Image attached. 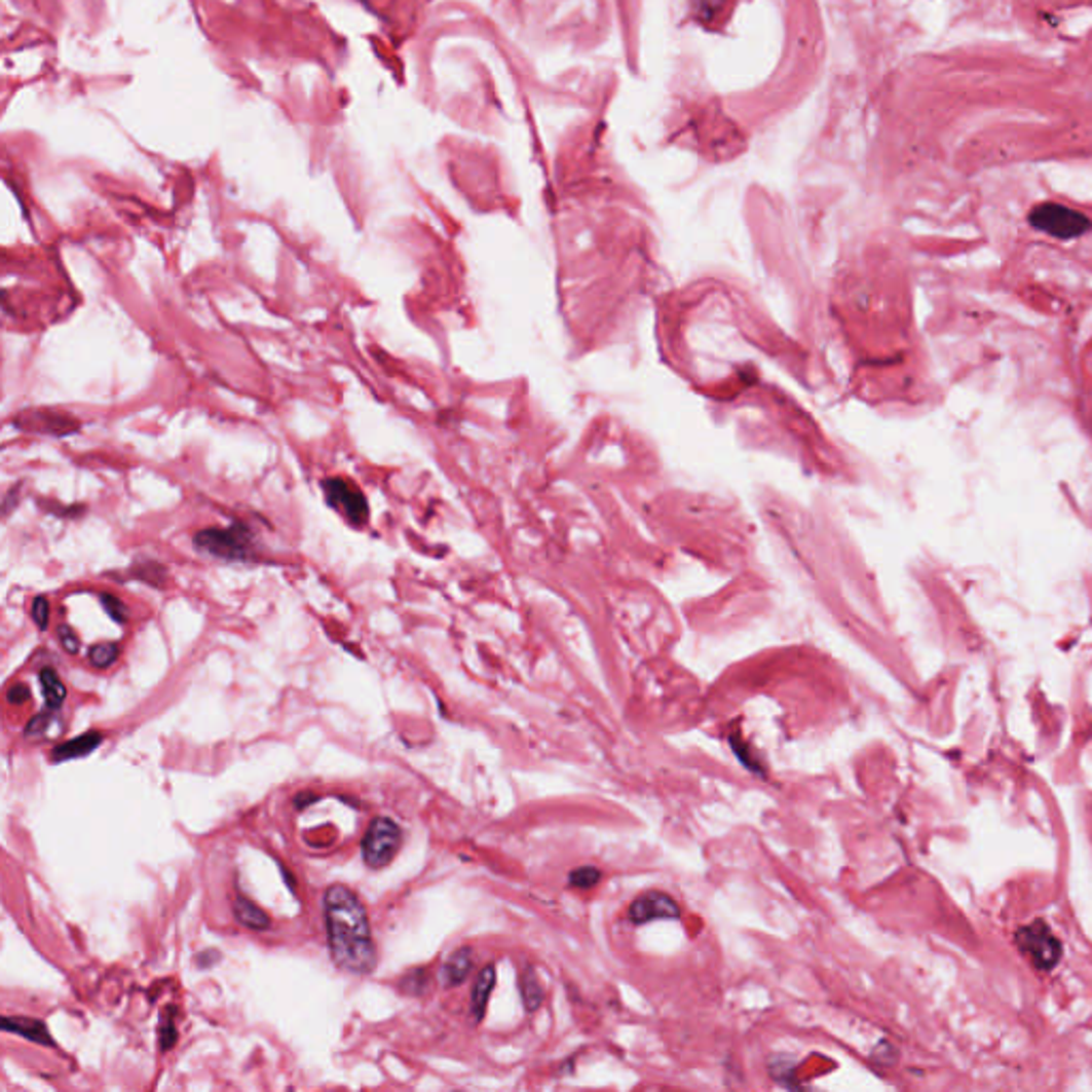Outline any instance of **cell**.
<instances>
[{"label": "cell", "instance_id": "cell-1", "mask_svg": "<svg viewBox=\"0 0 1092 1092\" xmlns=\"http://www.w3.org/2000/svg\"><path fill=\"white\" fill-rule=\"evenodd\" d=\"M323 915L333 963L354 975L372 973L376 947L368 911L359 896L346 886H331L323 896Z\"/></svg>", "mask_w": 1092, "mask_h": 1092}, {"label": "cell", "instance_id": "cell-2", "mask_svg": "<svg viewBox=\"0 0 1092 1092\" xmlns=\"http://www.w3.org/2000/svg\"><path fill=\"white\" fill-rule=\"evenodd\" d=\"M1030 224L1058 239H1074L1084 235L1090 229V220L1065 205L1044 203L1030 212Z\"/></svg>", "mask_w": 1092, "mask_h": 1092}, {"label": "cell", "instance_id": "cell-3", "mask_svg": "<svg viewBox=\"0 0 1092 1092\" xmlns=\"http://www.w3.org/2000/svg\"><path fill=\"white\" fill-rule=\"evenodd\" d=\"M402 845V828L388 818H378L372 822L370 830L363 836L361 854L370 869H382L396 858Z\"/></svg>", "mask_w": 1092, "mask_h": 1092}, {"label": "cell", "instance_id": "cell-4", "mask_svg": "<svg viewBox=\"0 0 1092 1092\" xmlns=\"http://www.w3.org/2000/svg\"><path fill=\"white\" fill-rule=\"evenodd\" d=\"M194 547L212 557L229 559V562L248 559L252 551L250 534L243 525H235L231 529H203L194 536Z\"/></svg>", "mask_w": 1092, "mask_h": 1092}, {"label": "cell", "instance_id": "cell-5", "mask_svg": "<svg viewBox=\"0 0 1092 1092\" xmlns=\"http://www.w3.org/2000/svg\"><path fill=\"white\" fill-rule=\"evenodd\" d=\"M323 493L333 511H338L354 527H363L370 519L368 499L346 479H329L323 483Z\"/></svg>", "mask_w": 1092, "mask_h": 1092}, {"label": "cell", "instance_id": "cell-6", "mask_svg": "<svg viewBox=\"0 0 1092 1092\" xmlns=\"http://www.w3.org/2000/svg\"><path fill=\"white\" fill-rule=\"evenodd\" d=\"M1020 947L1040 969H1052L1060 958V943L1050 933L1046 924H1032L1020 931Z\"/></svg>", "mask_w": 1092, "mask_h": 1092}, {"label": "cell", "instance_id": "cell-7", "mask_svg": "<svg viewBox=\"0 0 1092 1092\" xmlns=\"http://www.w3.org/2000/svg\"><path fill=\"white\" fill-rule=\"evenodd\" d=\"M679 913H681L679 903L672 899L670 894L657 892V890L640 894L630 907V919L634 924H649L653 919H672V917H679Z\"/></svg>", "mask_w": 1092, "mask_h": 1092}, {"label": "cell", "instance_id": "cell-8", "mask_svg": "<svg viewBox=\"0 0 1092 1092\" xmlns=\"http://www.w3.org/2000/svg\"><path fill=\"white\" fill-rule=\"evenodd\" d=\"M3 1028L9 1030V1032H15V1034H22V1038H26L28 1042H35V1044H41V1046H49L53 1048L55 1042L51 1034L47 1032L45 1024L41 1020H31V1018H3Z\"/></svg>", "mask_w": 1092, "mask_h": 1092}, {"label": "cell", "instance_id": "cell-9", "mask_svg": "<svg viewBox=\"0 0 1092 1092\" xmlns=\"http://www.w3.org/2000/svg\"><path fill=\"white\" fill-rule=\"evenodd\" d=\"M469 971H472V949L469 947H461L442 967V973H440L442 984L446 988L461 986L467 979Z\"/></svg>", "mask_w": 1092, "mask_h": 1092}, {"label": "cell", "instance_id": "cell-10", "mask_svg": "<svg viewBox=\"0 0 1092 1092\" xmlns=\"http://www.w3.org/2000/svg\"><path fill=\"white\" fill-rule=\"evenodd\" d=\"M495 986V967L489 965L479 973L474 990H472V1016L476 1022H481L487 1012V1001L491 996V990Z\"/></svg>", "mask_w": 1092, "mask_h": 1092}, {"label": "cell", "instance_id": "cell-11", "mask_svg": "<svg viewBox=\"0 0 1092 1092\" xmlns=\"http://www.w3.org/2000/svg\"><path fill=\"white\" fill-rule=\"evenodd\" d=\"M101 743H103V737L99 732H90V735H83V737H77L73 741H67V743L59 745V747L53 749L51 755H53L55 762L75 760V758H81V755L92 753Z\"/></svg>", "mask_w": 1092, "mask_h": 1092}, {"label": "cell", "instance_id": "cell-12", "mask_svg": "<svg viewBox=\"0 0 1092 1092\" xmlns=\"http://www.w3.org/2000/svg\"><path fill=\"white\" fill-rule=\"evenodd\" d=\"M233 911H235V917H237V921L241 924V927H246L250 931H267L271 927L269 915L252 901L243 899V896H239V899L235 901Z\"/></svg>", "mask_w": 1092, "mask_h": 1092}, {"label": "cell", "instance_id": "cell-13", "mask_svg": "<svg viewBox=\"0 0 1092 1092\" xmlns=\"http://www.w3.org/2000/svg\"><path fill=\"white\" fill-rule=\"evenodd\" d=\"M41 689H43L45 703H47L49 709L63 707L65 698H67V687L61 681V677L55 675V670H51V668L41 670Z\"/></svg>", "mask_w": 1092, "mask_h": 1092}, {"label": "cell", "instance_id": "cell-14", "mask_svg": "<svg viewBox=\"0 0 1092 1092\" xmlns=\"http://www.w3.org/2000/svg\"><path fill=\"white\" fill-rule=\"evenodd\" d=\"M519 988H521V999H523V1005L527 1012H536L538 1007L542 1005V986L538 982V977L534 971H525L521 973V979H519Z\"/></svg>", "mask_w": 1092, "mask_h": 1092}, {"label": "cell", "instance_id": "cell-15", "mask_svg": "<svg viewBox=\"0 0 1092 1092\" xmlns=\"http://www.w3.org/2000/svg\"><path fill=\"white\" fill-rule=\"evenodd\" d=\"M427 986H429V975L427 971L423 969H414L410 971L402 982H400V988L406 992V994H412V996H421L427 992Z\"/></svg>", "mask_w": 1092, "mask_h": 1092}, {"label": "cell", "instance_id": "cell-16", "mask_svg": "<svg viewBox=\"0 0 1092 1092\" xmlns=\"http://www.w3.org/2000/svg\"><path fill=\"white\" fill-rule=\"evenodd\" d=\"M120 655V647L116 642H103V645H95L90 649V664L97 668H109Z\"/></svg>", "mask_w": 1092, "mask_h": 1092}, {"label": "cell", "instance_id": "cell-17", "mask_svg": "<svg viewBox=\"0 0 1092 1092\" xmlns=\"http://www.w3.org/2000/svg\"><path fill=\"white\" fill-rule=\"evenodd\" d=\"M600 879H602V873L596 869V866H580V869L570 873V883L578 890H590L596 883H600Z\"/></svg>", "mask_w": 1092, "mask_h": 1092}, {"label": "cell", "instance_id": "cell-18", "mask_svg": "<svg viewBox=\"0 0 1092 1092\" xmlns=\"http://www.w3.org/2000/svg\"><path fill=\"white\" fill-rule=\"evenodd\" d=\"M101 604H103L105 612H107L109 617L114 619L116 624H126V619H128V610H126V606H124V602H122L120 598L111 596V594H103V596H101Z\"/></svg>", "mask_w": 1092, "mask_h": 1092}, {"label": "cell", "instance_id": "cell-19", "mask_svg": "<svg viewBox=\"0 0 1092 1092\" xmlns=\"http://www.w3.org/2000/svg\"><path fill=\"white\" fill-rule=\"evenodd\" d=\"M133 574L137 578L150 582V585H162V580H164V570L158 564H152V562L150 564H139Z\"/></svg>", "mask_w": 1092, "mask_h": 1092}, {"label": "cell", "instance_id": "cell-20", "mask_svg": "<svg viewBox=\"0 0 1092 1092\" xmlns=\"http://www.w3.org/2000/svg\"><path fill=\"white\" fill-rule=\"evenodd\" d=\"M172 1014V1012H170ZM170 1014H166L162 1018V1026H160V1048L162 1050H170L176 1046V1040H178V1032H176V1022H174V1016L170 1020Z\"/></svg>", "mask_w": 1092, "mask_h": 1092}, {"label": "cell", "instance_id": "cell-21", "mask_svg": "<svg viewBox=\"0 0 1092 1092\" xmlns=\"http://www.w3.org/2000/svg\"><path fill=\"white\" fill-rule=\"evenodd\" d=\"M33 619L35 624L45 630L47 628V622H49V602L45 598H35L33 602Z\"/></svg>", "mask_w": 1092, "mask_h": 1092}, {"label": "cell", "instance_id": "cell-22", "mask_svg": "<svg viewBox=\"0 0 1092 1092\" xmlns=\"http://www.w3.org/2000/svg\"><path fill=\"white\" fill-rule=\"evenodd\" d=\"M59 638H61L63 649H65L67 653H77V651H79V638L75 636V632H73L71 628L61 626V628H59Z\"/></svg>", "mask_w": 1092, "mask_h": 1092}, {"label": "cell", "instance_id": "cell-23", "mask_svg": "<svg viewBox=\"0 0 1092 1092\" xmlns=\"http://www.w3.org/2000/svg\"><path fill=\"white\" fill-rule=\"evenodd\" d=\"M7 700H9L11 705H24L26 700H31V689H28V687L22 685V683H17V685H13V687L9 689Z\"/></svg>", "mask_w": 1092, "mask_h": 1092}, {"label": "cell", "instance_id": "cell-24", "mask_svg": "<svg viewBox=\"0 0 1092 1092\" xmlns=\"http://www.w3.org/2000/svg\"><path fill=\"white\" fill-rule=\"evenodd\" d=\"M49 717L47 715H39L35 717L31 723H28L26 727V739H33V737H41L45 732V725H47Z\"/></svg>", "mask_w": 1092, "mask_h": 1092}, {"label": "cell", "instance_id": "cell-25", "mask_svg": "<svg viewBox=\"0 0 1092 1092\" xmlns=\"http://www.w3.org/2000/svg\"><path fill=\"white\" fill-rule=\"evenodd\" d=\"M312 800H316V796H314V794H307V792L295 796V804H297L299 808H303L305 804H312Z\"/></svg>", "mask_w": 1092, "mask_h": 1092}]
</instances>
